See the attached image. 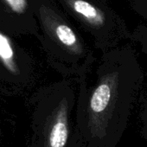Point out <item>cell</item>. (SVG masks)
<instances>
[{"label":"cell","instance_id":"6da1fadb","mask_svg":"<svg viewBox=\"0 0 147 147\" xmlns=\"http://www.w3.org/2000/svg\"><path fill=\"white\" fill-rule=\"evenodd\" d=\"M145 72L130 44L100 53L77 82L79 147H117L136 107Z\"/></svg>","mask_w":147,"mask_h":147},{"label":"cell","instance_id":"9c48e42d","mask_svg":"<svg viewBox=\"0 0 147 147\" xmlns=\"http://www.w3.org/2000/svg\"><path fill=\"white\" fill-rule=\"evenodd\" d=\"M129 8L147 22V0H125Z\"/></svg>","mask_w":147,"mask_h":147},{"label":"cell","instance_id":"3957f363","mask_svg":"<svg viewBox=\"0 0 147 147\" xmlns=\"http://www.w3.org/2000/svg\"><path fill=\"white\" fill-rule=\"evenodd\" d=\"M100 53L131 40V31L108 0H53Z\"/></svg>","mask_w":147,"mask_h":147},{"label":"cell","instance_id":"7a4b0ae2","mask_svg":"<svg viewBox=\"0 0 147 147\" xmlns=\"http://www.w3.org/2000/svg\"><path fill=\"white\" fill-rule=\"evenodd\" d=\"M36 19L53 66L66 78H80L96 60L95 49L53 0H38Z\"/></svg>","mask_w":147,"mask_h":147},{"label":"cell","instance_id":"5b68a950","mask_svg":"<svg viewBox=\"0 0 147 147\" xmlns=\"http://www.w3.org/2000/svg\"><path fill=\"white\" fill-rule=\"evenodd\" d=\"M37 1L38 0H0V15L15 18V21L20 22L30 31L38 35Z\"/></svg>","mask_w":147,"mask_h":147},{"label":"cell","instance_id":"277c9868","mask_svg":"<svg viewBox=\"0 0 147 147\" xmlns=\"http://www.w3.org/2000/svg\"><path fill=\"white\" fill-rule=\"evenodd\" d=\"M46 97L38 124V147H79L76 136L77 82L66 78L55 84Z\"/></svg>","mask_w":147,"mask_h":147},{"label":"cell","instance_id":"ba28073f","mask_svg":"<svg viewBox=\"0 0 147 147\" xmlns=\"http://www.w3.org/2000/svg\"><path fill=\"white\" fill-rule=\"evenodd\" d=\"M131 42L138 46L140 51L147 57V24H138L132 30Z\"/></svg>","mask_w":147,"mask_h":147},{"label":"cell","instance_id":"8992f818","mask_svg":"<svg viewBox=\"0 0 147 147\" xmlns=\"http://www.w3.org/2000/svg\"><path fill=\"white\" fill-rule=\"evenodd\" d=\"M0 61L15 76L18 75L19 67L17 63L16 53L11 38L5 33L0 31Z\"/></svg>","mask_w":147,"mask_h":147},{"label":"cell","instance_id":"52a82bcc","mask_svg":"<svg viewBox=\"0 0 147 147\" xmlns=\"http://www.w3.org/2000/svg\"><path fill=\"white\" fill-rule=\"evenodd\" d=\"M135 107H137L138 111V119L141 134L147 143V73L144 75L143 86Z\"/></svg>","mask_w":147,"mask_h":147}]
</instances>
